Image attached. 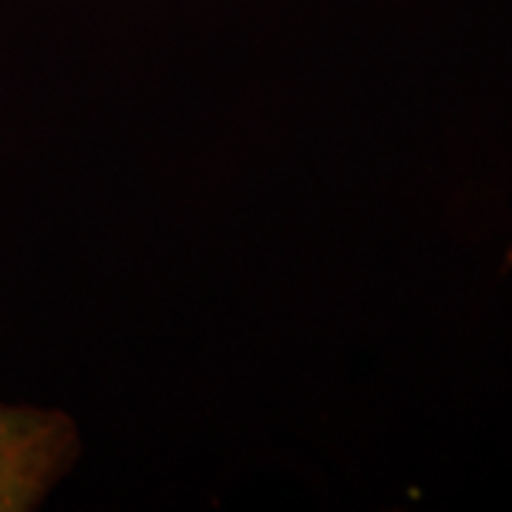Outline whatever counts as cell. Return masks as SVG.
<instances>
[{"label": "cell", "instance_id": "obj_1", "mask_svg": "<svg viewBox=\"0 0 512 512\" xmlns=\"http://www.w3.org/2000/svg\"><path fill=\"white\" fill-rule=\"evenodd\" d=\"M72 416L0 402V512L37 510L80 458Z\"/></svg>", "mask_w": 512, "mask_h": 512}]
</instances>
